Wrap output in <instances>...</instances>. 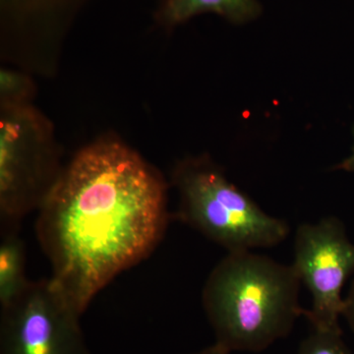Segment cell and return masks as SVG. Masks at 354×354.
I'll list each match as a JSON object with an SVG mask.
<instances>
[{"label":"cell","instance_id":"obj_1","mask_svg":"<svg viewBox=\"0 0 354 354\" xmlns=\"http://www.w3.org/2000/svg\"><path fill=\"white\" fill-rule=\"evenodd\" d=\"M171 183L113 133L81 147L38 211L50 279L83 315L121 272L146 260L171 220Z\"/></svg>","mask_w":354,"mask_h":354},{"label":"cell","instance_id":"obj_2","mask_svg":"<svg viewBox=\"0 0 354 354\" xmlns=\"http://www.w3.org/2000/svg\"><path fill=\"white\" fill-rule=\"evenodd\" d=\"M301 281L292 265L253 251L227 253L209 274L202 304L227 353H260L290 334L304 316Z\"/></svg>","mask_w":354,"mask_h":354},{"label":"cell","instance_id":"obj_3","mask_svg":"<svg viewBox=\"0 0 354 354\" xmlns=\"http://www.w3.org/2000/svg\"><path fill=\"white\" fill-rule=\"evenodd\" d=\"M171 187L178 195V220L227 253L271 248L290 234L285 220L263 211L209 156L178 160Z\"/></svg>","mask_w":354,"mask_h":354},{"label":"cell","instance_id":"obj_4","mask_svg":"<svg viewBox=\"0 0 354 354\" xmlns=\"http://www.w3.org/2000/svg\"><path fill=\"white\" fill-rule=\"evenodd\" d=\"M65 164L55 124L36 104L0 106L1 230H20L41 209Z\"/></svg>","mask_w":354,"mask_h":354},{"label":"cell","instance_id":"obj_5","mask_svg":"<svg viewBox=\"0 0 354 354\" xmlns=\"http://www.w3.org/2000/svg\"><path fill=\"white\" fill-rule=\"evenodd\" d=\"M311 295L304 316L314 329H339L344 298L342 288L354 272V243L337 216L300 225L295 232L291 264Z\"/></svg>","mask_w":354,"mask_h":354},{"label":"cell","instance_id":"obj_6","mask_svg":"<svg viewBox=\"0 0 354 354\" xmlns=\"http://www.w3.org/2000/svg\"><path fill=\"white\" fill-rule=\"evenodd\" d=\"M80 313L50 279L29 288L0 315V354H92Z\"/></svg>","mask_w":354,"mask_h":354},{"label":"cell","instance_id":"obj_7","mask_svg":"<svg viewBox=\"0 0 354 354\" xmlns=\"http://www.w3.org/2000/svg\"><path fill=\"white\" fill-rule=\"evenodd\" d=\"M88 0H0L1 39L11 48L36 57L64 53L79 10Z\"/></svg>","mask_w":354,"mask_h":354},{"label":"cell","instance_id":"obj_8","mask_svg":"<svg viewBox=\"0 0 354 354\" xmlns=\"http://www.w3.org/2000/svg\"><path fill=\"white\" fill-rule=\"evenodd\" d=\"M263 12L259 0H160L156 23L171 31L202 14L213 13L234 25L253 22Z\"/></svg>","mask_w":354,"mask_h":354},{"label":"cell","instance_id":"obj_9","mask_svg":"<svg viewBox=\"0 0 354 354\" xmlns=\"http://www.w3.org/2000/svg\"><path fill=\"white\" fill-rule=\"evenodd\" d=\"M20 230H1L0 237V309L10 306L29 288L26 274L25 242Z\"/></svg>","mask_w":354,"mask_h":354},{"label":"cell","instance_id":"obj_10","mask_svg":"<svg viewBox=\"0 0 354 354\" xmlns=\"http://www.w3.org/2000/svg\"><path fill=\"white\" fill-rule=\"evenodd\" d=\"M37 94L36 77L25 70L2 65L0 68V106L35 104Z\"/></svg>","mask_w":354,"mask_h":354},{"label":"cell","instance_id":"obj_11","mask_svg":"<svg viewBox=\"0 0 354 354\" xmlns=\"http://www.w3.org/2000/svg\"><path fill=\"white\" fill-rule=\"evenodd\" d=\"M298 354H353L339 329H314L300 344Z\"/></svg>","mask_w":354,"mask_h":354},{"label":"cell","instance_id":"obj_12","mask_svg":"<svg viewBox=\"0 0 354 354\" xmlns=\"http://www.w3.org/2000/svg\"><path fill=\"white\" fill-rule=\"evenodd\" d=\"M342 317L346 319L349 328L354 332V279L349 288L348 295L344 297Z\"/></svg>","mask_w":354,"mask_h":354},{"label":"cell","instance_id":"obj_13","mask_svg":"<svg viewBox=\"0 0 354 354\" xmlns=\"http://www.w3.org/2000/svg\"><path fill=\"white\" fill-rule=\"evenodd\" d=\"M353 136H354V129H353ZM335 169H339V171H348V172H354V145L353 148V151H351V156H348V158H344V160L337 165L335 167Z\"/></svg>","mask_w":354,"mask_h":354},{"label":"cell","instance_id":"obj_14","mask_svg":"<svg viewBox=\"0 0 354 354\" xmlns=\"http://www.w3.org/2000/svg\"><path fill=\"white\" fill-rule=\"evenodd\" d=\"M190 354H230L225 351V349L221 348L220 346H216L214 344L213 346H209V348L203 349L199 353H190Z\"/></svg>","mask_w":354,"mask_h":354}]
</instances>
